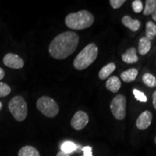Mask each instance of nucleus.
Returning <instances> with one entry per match:
<instances>
[{"mask_svg": "<svg viewBox=\"0 0 156 156\" xmlns=\"http://www.w3.org/2000/svg\"><path fill=\"white\" fill-rule=\"evenodd\" d=\"M156 9V0H147L145 2V7L144 9L143 15H149Z\"/></svg>", "mask_w": 156, "mask_h": 156, "instance_id": "20", "label": "nucleus"}, {"mask_svg": "<svg viewBox=\"0 0 156 156\" xmlns=\"http://www.w3.org/2000/svg\"><path fill=\"white\" fill-rule=\"evenodd\" d=\"M152 18H153V20H155L156 22V9H155V11L152 13Z\"/></svg>", "mask_w": 156, "mask_h": 156, "instance_id": "29", "label": "nucleus"}, {"mask_svg": "<svg viewBox=\"0 0 156 156\" xmlns=\"http://www.w3.org/2000/svg\"><path fill=\"white\" fill-rule=\"evenodd\" d=\"M137 75L138 70L135 68H131L126 71L123 72L121 74V78L124 83H131L136 79Z\"/></svg>", "mask_w": 156, "mask_h": 156, "instance_id": "15", "label": "nucleus"}, {"mask_svg": "<svg viewBox=\"0 0 156 156\" xmlns=\"http://www.w3.org/2000/svg\"><path fill=\"white\" fill-rule=\"evenodd\" d=\"M89 122V117L86 113L83 111H78L74 115L71 119L72 127L77 131H80L83 129Z\"/></svg>", "mask_w": 156, "mask_h": 156, "instance_id": "7", "label": "nucleus"}, {"mask_svg": "<svg viewBox=\"0 0 156 156\" xmlns=\"http://www.w3.org/2000/svg\"><path fill=\"white\" fill-rule=\"evenodd\" d=\"M79 44V36L75 32L66 31L56 36L48 48L50 55L56 59H64L73 54Z\"/></svg>", "mask_w": 156, "mask_h": 156, "instance_id": "1", "label": "nucleus"}, {"mask_svg": "<svg viewBox=\"0 0 156 156\" xmlns=\"http://www.w3.org/2000/svg\"><path fill=\"white\" fill-rule=\"evenodd\" d=\"M18 156H41L38 150L32 146H24L18 152Z\"/></svg>", "mask_w": 156, "mask_h": 156, "instance_id": "16", "label": "nucleus"}, {"mask_svg": "<svg viewBox=\"0 0 156 156\" xmlns=\"http://www.w3.org/2000/svg\"><path fill=\"white\" fill-rule=\"evenodd\" d=\"M94 23V16L87 10L70 13L65 18V24L73 30H83L88 28Z\"/></svg>", "mask_w": 156, "mask_h": 156, "instance_id": "2", "label": "nucleus"}, {"mask_svg": "<svg viewBox=\"0 0 156 156\" xmlns=\"http://www.w3.org/2000/svg\"><path fill=\"white\" fill-rule=\"evenodd\" d=\"M153 115L149 111H145L140 115L136 122V127L140 130H145L151 124Z\"/></svg>", "mask_w": 156, "mask_h": 156, "instance_id": "9", "label": "nucleus"}, {"mask_svg": "<svg viewBox=\"0 0 156 156\" xmlns=\"http://www.w3.org/2000/svg\"><path fill=\"white\" fill-rule=\"evenodd\" d=\"M110 108L113 116L117 120H123L126 115V98L124 95L115 96L110 104Z\"/></svg>", "mask_w": 156, "mask_h": 156, "instance_id": "6", "label": "nucleus"}, {"mask_svg": "<svg viewBox=\"0 0 156 156\" xmlns=\"http://www.w3.org/2000/svg\"><path fill=\"white\" fill-rule=\"evenodd\" d=\"M125 0H111L109 2L113 9H119L125 3Z\"/></svg>", "mask_w": 156, "mask_h": 156, "instance_id": "24", "label": "nucleus"}, {"mask_svg": "<svg viewBox=\"0 0 156 156\" xmlns=\"http://www.w3.org/2000/svg\"><path fill=\"white\" fill-rule=\"evenodd\" d=\"M155 145H156V136H155Z\"/></svg>", "mask_w": 156, "mask_h": 156, "instance_id": "31", "label": "nucleus"}, {"mask_svg": "<svg viewBox=\"0 0 156 156\" xmlns=\"http://www.w3.org/2000/svg\"><path fill=\"white\" fill-rule=\"evenodd\" d=\"M5 70H4L2 68L0 67V80H2L4 77H5Z\"/></svg>", "mask_w": 156, "mask_h": 156, "instance_id": "27", "label": "nucleus"}, {"mask_svg": "<svg viewBox=\"0 0 156 156\" xmlns=\"http://www.w3.org/2000/svg\"><path fill=\"white\" fill-rule=\"evenodd\" d=\"M11 93V87L7 84L0 82V98L5 97Z\"/></svg>", "mask_w": 156, "mask_h": 156, "instance_id": "21", "label": "nucleus"}, {"mask_svg": "<svg viewBox=\"0 0 156 156\" xmlns=\"http://www.w3.org/2000/svg\"><path fill=\"white\" fill-rule=\"evenodd\" d=\"M122 23L124 26L132 31H134V32L139 30L140 25H141V23H140L139 20L132 19L131 17L128 16V15H126V16L123 17L122 20Z\"/></svg>", "mask_w": 156, "mask_h": 156, "instance_id": "11", "label": "nucleus"}, {"mask_svg": "<svg viewBox=\"0 0 156 156\" xmlns=\"http://www.w3.org/2000/svg\"><path fill=\"white\" fill-rule=\"evenodd\" d=\"M115 69H116L115 64L113 62L108 63L100 70V72L98 73V77L101 80H106L114 73Z\"/></svg>", "mask_w": 156, "mask_h": 156, "instance_id": "14", "label": "nucleus"}, {"mask_svg": "<svg viewBox=\"0 0 156 156\" xmlns=\"http://www.w3.org/2000/svg\"><path fill=\"white\" fill-rule=\"evenodd\" d=\"M36 106L39 112L48 118H54L57 116L59 112L57 103L54 99L48 96H42L38 98Z\"/></svg>", "mask_w": 156, "mask_h": 156, "instance_id": "5", "label": "nucleus"}, {"mask_svg": "<svg viewBox=\"0 0 156 156\" xmlns=\"http://www.w3.org/2000/svg\"><path fill=\"white\" fill-rule=\"evenodd\" d=\"M98 48L95 44H89L77 54L73 62L76 69L83 70L91 65L96 59Z\"/></svg>", "mask_w": 156, "mask_h": 156, "instance_id": "3", "label": "nucleus"}, {"mask_svg": "<svg viewBox=\"0 0 156 156\" xmlns=\"http://www.w3.org/2000/svg\"><path fill=\"white\" fill-rule=\"evenodd\" d=\"M8 108L17 122H23L28 116V106L25 99L20 95H16L11 99L9 102Z\"/></svg>", "mask_w": 156, "mask_h": 156, "instance_id": "4", "label": "nucleus"}, {"mask_svg": "<svg viewBox=\"0 0 156 156\" xmlns=\"http://www.w3.org/2000/svg\"><path fill=\"white\" fill-rule=\"evenodd\" d=\"M56 156H69V154L64 153V152H62V151H60V152H58L57 154H56Z\"/></svg>", "mask_w": 156, "mask_h": 156, "instance_id": "28", "label": "nucleus"}, {"mask_svg": "<svg viewBox=\"0 0 156 156\" xmlns=\"http://www.w3.org/2000/svg\"><path fill=\"white\" fill-rule=\"evenodd\" d=\"M83 156H93L92 147L90 146H85L83 148Z\"/></svg>", "mask_w": 156, "mask_h": 156, "instance_id": "25", "label": "nucleus"}, {"mask_svg": "<svg viewBox=\"0 0 156 156\" xmlns=\"http://www.w3.org/2000/svg\"><path fill=\"white\" fill-rule=\"evenodd\" d=\"M121 85H122V83L119 78H118L116 76H113V77H109L107 80L106 83V87L107 90L112 93H116L118 92L119 90L120 89Z\"/></svg>", "mask_w": 156, "mask_h": 156, "instance_id": "12", "label": "nucleus"}, {"mask_svg": "<svg viewBox=\"0 0 156 156\" xmlns=\"http://www.w3.org/2000/svg\"><path fill=\"white\" fill-rule=\"evenodd\" d=\"M153 104L155 109L156 110V90L153 93Z\"/></svg>", "mask_w": 156, "mask_h": 156, "instance_id": "26", "label": "nucleus"}, {"mask_svg": "<svg viewBox=\"0 0 156 156\" xmlns=\"http://www.w3.org/2000/svg\"><path fill=\"white\" fill-rule=\"evenodd\" d=\"M3 63L6 67L15 69L23 68L25 64L24 61L20 56L12 53L7 54L4 56Z\"/></svg>", "mask_w": 156, "mask_h": 156, "instance_id": "8", "label": "nucleus"}, {"mask_svg": "<svg viewBox=\"0 0 156 156\" xmlns=\"http://www.w3.org/2000/svg\"><path fill=\"white\" fill-rule=\"evenodd\" d=\"M132 9L135 13H140L143 9V5L140 0H135L132 4Z\"/></svg>", "mask_w": 156, "mask_h": 156, "instance_id": "23", "label": "nucleus"}, {"mask_svg": "<svg viewBox=\"0 0 156 156\" xmlns=\"http://www.w3.org/2000/svg\"><path fill=\"white\" fill-rule=\"evenodd\" d=\"M151 48V41L148 40L146 37H142L140 39L138 45V51L141 55H146L150 51Z\"/></svg>", "mask_w": 156, "mask_h": 156, "instance_id": "13", "label": "nucleus"}, {"mask_svg": "<svg viewBox=\"0 0 156 156\" xmlns=\"http://www.w3.org/2000/svg\"><path fill=\"white\" fill-rule=\"evenodd\" d=\"M77 149V146L73 142L67 141L64 142L61 145V151L64 152V153L69 154L73 153Z\"/></svg>", "mask_w": 156, "mask_h": 156, "instance_id": "18", "label": "nucleus"}, {"mask_svg": "<svg viewBox=\"0 0 156 156\" xmlns=\"http://www.w3.org/2000/svg\"><path fill=\"white\" fill-rule=\"evenodd\" d=\"M2 103L0 102V110H1V109H2Z\"/></svg>", "mask_w": 156, "mask_h": 156, "instance_id": "30", "label": "nucleus"}, {"mask_svg": "<svg viewBox=\"0 0 156 156\" xmlns=\"http://www.w3.org/2000/svg\"><path fill=\"white\" fill-rule=\"evenodd\" d=\"M122 58L123 61L127 64H134L137 62L139 58L136 55V49L134 47L128 48L125 53L122 55Z\"/></svg>", "mask_w": 156, "mask_h": 156, "instance_id": "10", "label": "nucleus"}, {"mask_svg": "<svg viewBox=\"0 0 156 156\" xmlns=\"http://www.w3.org/2000/svg\"><path fill=\"white\" fill-rule=\"evenodd\" d=\"M146 38L151 41L156 37V25L152 21H148L146 23Z\"/></svg>", "mask_w": 156, "mask_h": 156, "instance_id": "17", "label": "nucleus"}, {"mask_svg": "<svg viewBox=\"0 0 156 156\" xmlns=\"http://www.w3.org/2000/svg\"><path fill=\"white\" fill-rule=\"evenodd\" d=\"M142 81L146 85L150 87L156 86V78L151 73H145L142 76Z\"/></svg>", "mask_w": 156, "mask_h": 156, "instance_id": "19", "label": "nucleus"}, {"mask_svg": "<svg viewBox=\"0 0 156 156\" xmlns=\"http://www.w3.org/2000/svg\"><path fill=\"white\" fill-rule=\"evenodd\" d=\"M133 94L136 100L140 101V102H147V96H146L144 93H142L141 91L138 90L136 89H133Z\"/></svg>", "mask_w": 156, "mask_h": 156, "instance_id": "22", "label": "nucleus"}]
</instances>
